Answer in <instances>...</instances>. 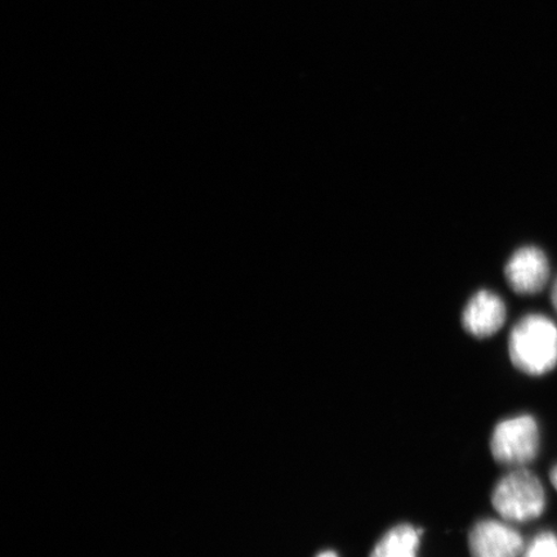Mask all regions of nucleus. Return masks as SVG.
Instances as JSON below:
<instances>
[{"label": "nucleus", "instance_id": "f257e3e1", "mask_svg": "<svg viewBox=\"0 0 557 557\" xmlns=\"http://www.w3.org/2000/svg\"><path fill=\"white\" fill-rule=\"evenodd\" d=\"M508 354L515 368L529 375L552 372L557 366V325L541 313H529L513 326Z\"/></svg>", "mask_w": 557, "mask_h": 557}, {"label": "nucleus", "instance_id": "f03ea898", "mask_svg": "<svg viewBox=\"0 0 557 557\" xmlns=\"http://www.w3.org/2000/svg\"><path fill=\"white\" fill-rule=\"evenodd\" d=\"M492 505L505 520L527 522L545 511L546 494L533 472L519 469L507 473L494 486Z\"/></svg>", "mask_w": 557, "mask_h": 557}, {"label": "nucleus", "instance_id": "7ed1b4c3", "mask_svg": "<svg viewBox=\"0 0 557 557\" xmlns=\"http://www.w3.org/2000/svg\"><path fill=\"white\" fill-rule=\"evenodd\" d=\"M540 429L532 416L508 418L499 422L491 438V451L499 465L521 468L539 455Z\"/></svg>", "mask_w": 557, "mask_h": 557}, {"label": "nucleus", "instance_id": "20e7f679", "mask_svg": "<svg viewBox=\"0 0 557 557\" xmlns=\"http://www.w3.org/2000/svg\"><path fill=\"white\" fill-rule=\"evenodd\" d=\"M549 273L547 256L539 247H521L506 263L505 275L508 285L519 295H537L545 289Z\"/></svg>", "mask_w": 557, "mask_h": 557}, {"label": "nucleus", "instance_id": "39448f33", "mask_svg": "<svg viewBox=\"0 0 557 557\" xmlns=\"http://www.w3.org/2000/svg\"><path fill=\"white\" fill-rule=\"evenodd\" d=\"M471 557H520L524 553L521 534L506 522L482 520L469 534Z\"/></svg>", "mask_w": 557, "mask_h": 557}, {"label": "nucleus", "instance_id": "423d86ee", "mask_svg": "<svg viewBox=\"0 0 557 557\" xmlns=\"http://www.w3.org/2000/svg\"><path fill=\"white\" fill-rule=\"evenodd\" d=\"M507 317L503 298L490 290H480L473 296L462 313L466 332L476 338L492 337L503 329Z\"/></svg>", "mask_w": 557, "mask_h": 557}, {"label": "nucleus", "instance_id": "0eeeda50", "mask_svg": "<svg viewBox=\"0 0 557 557\" xmlns=\"http://www.w3.org/2000/svg\"><path fill=\"white\" fill-rule=\"evenodd\" d=\"M421 533L413 525H396L383 535L371 557H417Z\"/></svg>", "mask_w": 557, "mask_h": 557}, {"label": "nucleus", "instance_id": "6e6552de", "mask_svg": "<svg viewBox=\"0 0 557 557\" xmlns=\"http://www.w3.org/2000/svg\"><path fill=\"white\" fill-rule=\"evenodd\" d=\"M522 557H557V535L543 532L524 548Z\"/></svg>", "mask_w": 557, "mask_h": 557}, {"label": "nucleus", "instance_id": "1a4fd4ad", "mask_svg": "<svg viewBox=\"0 0 557 557\" xmlns=\"http://www.w3.org/2000/svg\"><path fill=\"white\" fill-rule=\"evenodd\" d=\"M552 301H553V305H554V309L557 312V278H556V281L554 283V287H553V290H552Z\"/></svg>", "mask_w": 557, "mask_h": 557}, {"label": "nucleus", "instance_id": "9d476101", "mask_svg": "<svg viewBox=\"0 0 557 557\" xmlns=\"http://www.w3.org/2000/svg\"><path fill=\"white\" fill-rule=\"evenodd\" d=\"M549 479H552V483H553L555 490L557 491V465L552 470V473H549Z\"/></svg>", "mask_w": 557, "mask_h": 557}, {"label": "nucleus", "instance_id": "9b49d317", "mask_svg": "<svg viewBox=\"0 0 557 557\" xmlns=\"http://www.w3.org/2000/svg\"><path fill=\"white\" fill-rule=\"evenodd\" d=\"M317 557H338L336 554H334L333 552H324L322 554H319Z\"/></svg>", "mask_w": 557, "mask_h": 557}]
</instances>
